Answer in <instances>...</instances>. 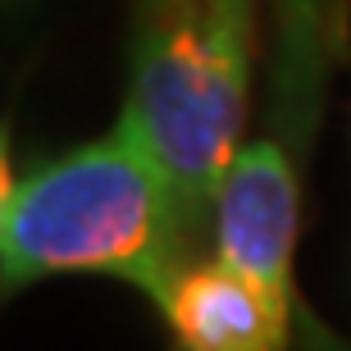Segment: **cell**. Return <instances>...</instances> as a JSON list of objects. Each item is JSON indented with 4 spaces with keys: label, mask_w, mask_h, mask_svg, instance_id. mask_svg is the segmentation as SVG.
<instances>
[{
    "label": "cell",
    "mask_w": 351,
    "mask_h": 351,
    "mask_svg": "<svg viewBox=\"0 0 351 351\" xmlns=\"http://www.w3.org/2000/svg\"><path fill=\"white\" fill-rule=\"evenodd\" d=\"M192 237L178 219L173 182L128 114L105 137L5 178L0 269L5 292L46 274H114L165 311L192 269Z\"/></svg>",
    "instance_id": "1"
},
{
    "label": "cell",
    "mask_w": 351,
    "mask_h": 351,
    "mask_svg": "<svg viewBox=\"0 0 351 351\" xmlns=\"http://www.w3.org/2000/svg\"><path fill=\"white\" fill-rule=\"evenodd\" d=\"M256 69V0H137L123 114L137 123L192 247L237 160Z\"/></svg>",
    "instance_id": "2"
},
{
    "label": "cell",
    "mask_w": 351,
    "mask_h": 351,
    "mask_svg": "<svg viewBox=\"0 0 351 351\" xmlns=\"http://www.w3.org/2000/svg\"><path fill=\"white\" fill-rule=\"evenodd\" d=\"M269 137H278L301 165L315 146L328 78L347 46L351 0H269Z\"/></svg>",
    "instance_id": "3"
}]
</instances>
